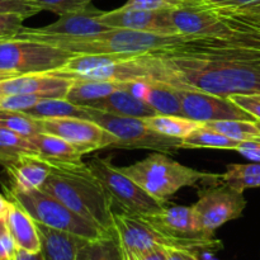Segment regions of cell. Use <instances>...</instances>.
<instances>
[{"label": "cell", "mask_w": 260, "mask_h": 260, "mask_svg": "<svg viewBox=\"0 0 260 260\" xmlns=\"http://www.w3.org/2000/svg\"><path fill=\"white\" fill-rule=\"evenodd\" d=\"M159 56L164 58L178 80L187 88L222 98L234 94L260 95V63L188 56Z\"/></svg>", "instance_id": "cell-1"}, {"label": "cell", "mask_w": 260, "mask_h": 260, "mask_svg": "<svg viewBox=\"0 0 260 260\" xmlns=\"http://www.w3.org/2000/svg\"><path fill=\"white\" fill-rule=\"evenodd\" d=\"M41 189L104 233L114 231L113 201L85 162L53 168Z\"/></svg>", "instance_id": "cell-2"}, {"label": "cell", "mask_w": 260, "mask_h": 260, "mask_svg": "<svg viewBox=\"0 0 260 260\" xmlns=\"http://www.w3.org/2000/svg\"><path fill=\"white\" fill-rule=\"evenodd\" d=\"M25 28V27H24ZM22 32L15 37L32 38L51 43L63 48L74 55H107V53H124V55H144V53H167L180 47L190 36L185 35H155L134 29L111 28L103 33L85 37H45Z\"/></svg>", "instance_id": "cell-3"}, {"label": "cell", "mask_w": 260, "mask_h": 260, "mask_svg": "<svg viewBox=\"0 0 260 260\" xmlns=\"http://www.w3.org/2000/svg\"><path fill=\"white\" fill-rule=\"evenodd\" d=\"M119 169L150 196L161 202H168V198L184 187L222 183V174L200 172L175 161L168 154L155 151L145 159Z\"/></svg>", "instance_id": "cell-4"}, {"label": "cell", "mask_w": 260, "mask_h": 260, "mask_svg": "<svg viewBox=\"0 0 260 260\" xmlns=\"http://www.w3.org/2000/svg\"><path fill=\"white\" fill-rule=\"evenodd\" d=\"M114 231L118 236L124 260H135L155 249L184 250L201 254L203 251H218L222 243L215 238L174 239L155 230L151 225L139 216L124 211L113 213Z\"/></svg>", "instance_id": "cell-5"}, {"label": "cell", "mask_w": 260, "mask_h": 260, "mask_svg": "<svg viewBox=\"0 0 260 260\" xmlns=\"http://www.w3.org/2000/svg\"><path fill=\"white\" fill-rule=\"evenodd\" d=\"M74 53L32 38L0 41V80L28 74L52 73L63 68Z\"/></svg>", "instance_id": "cell-6"}, {"label": "cell", "mask_w": 260, "mask_h": 260, "mask_svg": "<svg viewBox=\"0 0 260 260\" xmlns=\"http://www.w3.org/2000/svg\"><path fill=\"white\" fill-rule=\"evenodd\" d=\"M5 192L8 200L19 205L36 222L74 234L86 240H93L108 234L71 211L45 190L33 189L23 192L14 189L10 185H5Z\"/></svg>", "instance_id": "cell-7"}, {"label": "cell", "mask_w": 260, "mask_h": 260, "mask_svg": "<svg viewBox=\"0 0 260 260\" xmlns=\"http://www.w3.org/2000/svg\"><path fill=\"white\" fill-rule=\"evenodd\" d=\"M89 119L117 137L109 150H151L162 154H175L180 150L182 139L169 137L149 128L141 118L116 116L88 108Z\"/></svg>", "instance_id": "cell-8"}, {"label": "cell", "mask_w": 260, "mask_h": 260, "mask_svg": "<svg viewBox=\"0 0 260 260\" xmlns=\"http://www.w3.org/2000/svg\"><path fill=\"white\" fill-rule=\"evenodd\" d=\"M88 165L106 188L111 200L118 203L124 212L135 216L149 215L157 212L167 205V202L150 196L135 180L123 174L119 168L114 167L109 159L94 157Z\"/></svg>", "instance_id": "cell-9"}, {"label": "cell", "mask_w": 260, "mask_h": 260, "mask_svg": "<svg viewBox=\"0 0 260 260\" xmlns=\"http://www.w3.org/2000/svg\"><path fill=\"white\" fill-rule=\"evenodd\" d=\"M192 206L202 231L213 238L218 228L241 217L246 207V200L243 192L226 183H220L205 185L198 190V201Z\"/></svg>", "instance_id": "cell-10"}, {"label": "cell", "mask_w": 260, "mask_h": 260, "mask_svg": "<svg viewBox=\"0 0 260 260\" xmlns=\"http://www.w3.org/2000/svg\"><path fill=\"white\" fill-rule=\"evenodd\" d=\"M45 134L53 135L73 145L83 155L109 149L117 137L90 119L65 117L41 119Z\"/></svg>", "instance_id": "cell-11"}, {"label": "cell", "mask_w": 260, "mask_h": 260, "mask_svg": "<svg viewBox=\"0 0 260 260\" xmlns=\"http://www.w3.org/2000/svg\"><path fill=\"white\" fill-rule=\"evenodd\" d=\"M175 93L180 101L183 116L201 123L222 119L255 121L230 98H222L192 88H175Z\"/></svg>", "instance_id": "cell-12"}, {"label": "cell", "mask_w": 260, "mask_h": 260, "mask_svg": "<svg viewBox=\"0 0 260 260\" xmlns=\"http://www.w3.org/2000/svg\"><path fill=\"white\" fill-rule=\"evenodd\" d=\"M172 20L178 35L198 37H229L233 29L212 8L192 0L188 5L172 10Z\"/></svg>", "instance_id": "cell-13"}, {"label": "cell", "mask_w": 260, "mask_h": 260, "mask_svg": "<svg viewBox=\"0 0 260 260\" xmlns=\"http://www.w3.org/2000/svg\"><path fill=\"white\" fill-rule=\"evenodd\" d=\"M109 28L134 29L155 35H178L172 20V10H144L121 7L104 12L99 18Z\"/></svg>", "instance_id": "cell-14"}, {"label": "cell", "mask_w": 260, "mask_h": 260, "mask_svg": "<svg viewBox=\"0 0 260 260\" xmlns=\"http://www.w3.org/2000/svg\"><path fill=\"white\" fill-rule=\"evenodd\" d=\"M103 13V10H99L91 4L78 12L60 15L56 22L45 27H25L24 29L30 35L45 36V37L76 38L94 36L111 29L99 20Z\"/></svg>", "instance_id": "cell-15"}, {"label": "cell", "mask_w": 260, "mask_h": 260, "mask_svg": "<svg viewBox=\"0 0 260 260\" xmlns=\"http://www.w3.org/2000/svg\"><path fill=\"white\" fill-rule=\"evenodd\" d=\"M155 230L174 239L211 238L201 229L193 206H170L149 215L139 216Z\"/></svg>", "instance_id": "cell-16"}, {"label": "cell", "mask_w": 260, "mask_h": 260, "mask_svg": "<svg viewBox=\"0 0 260 260\" xmlns=\"http://www.w3.org/2000/svg\"><path fill=\"white\" fill-rule=\"evenodd\" d=\"M71 85V79L61 78L51 73L28 74L0 80V93L4 96L12 94H36L43 98H66Z\"/></svg>", "instance_id": "cell-17"}, {"label": "cell", "mask_w": 260, "mask_h": 260, "mask_svg": "<svg viewBox=\"0 0 260 260\" xmlns=\"http://www.w3.org/2000/svg\"><path fill=\"white\" fill-rule=\"evenodd\" d=\"M84 107L98 109L116 116L134 117V118H147L155 116L156 111L142 99L137 98L127 88L114 90L104 98L94 101Z\"/></svg>", "instance_id": "cell-18"}, {"label": "cell", "mask_w": 260, "mask_h": 260, "mask_svg": "<svg viewBox=\"0 0 260 260\" xmlns=\"http://www.w3.org/2000/svg\"><path fill=\"white\" fill-rule=\"evenodd\" d=\"M37 223L41 253L45 260H78V251L86 239Z\"/></svg>", "instance_id": "cell-19"}, {"label": "cell", "mask_w": 260, "mask_h": 260, "mask_svg": "<svg viewBox=\"0 0 260 260\" xmlns=\"http://www.w3.org/2000/svg\"><path fill=\"white\" fill-rule=\"evenodd\" d=\"M52 169L50 164L38 156H24L5 168L10 179V187L23 192L41 189Z\"/></svg>", "instance_id": "cell-20"}, {"label": "cell", "mask_w": 260, "mask_h": 260, "mask_svg": "<svg viewBox=\"0 0 260 260\" xmlns=\"http://www.w3.org/2000/svg\"><path fill=\"white\" fill-rule=\"evenodd\" d=\"M127 89L137 98L149 103L157 114L183 116L175 86L165 83H128Z\"/></svg>", "instance_id": "cell-21"}, {"label": "cell", "mask_w": 260, "mask_h": 260, "mask_svg": "<svg viewBox=\"0 0 260 260\" xmlns=\"http://www.w3.org/2000/svg\"><path fill=\"white\" fill-rule=\"evenodd\" d=\"M29 140L37 150V156L52 168L73 167L84 162V155L60 137L42 132Z\"/></svg>", "instance_id": "cell-22"}, {"label": "cell", "mask_w": 260, "mask_h": 260, "mask_svg": "<svg viewBox=\"0 0 260 260\" xmlns=\"http://www.w3.org/2000/svg\"><path fill=\"white\" fill-rule=\"evenodd\" d=\"M5 223L18 249L28 253H40L41 239L37 223L19 205L12 202Z\"/></svg>", "instance_id": "cell-23"}, {"label": "cell", "mask_w": 260, "mask_h": 260, "mask_svg": "<svg viewBox=\"0 0 260 260\" xmlns=\"http://www.w3.org/2000/svg\"><path fill=\"white\" fill-rule=\"evenodd\" d=\"M127 83L114 81H93V80H73L66 99L78 106H86L94 101L104 98L114 90L126 88Z\"/></svg>", "instance_id": "cell-24"}, {"label": "cell", "mask_w": 260, "mask_h": 260, "mask_svg": "<svg viewBox=\"0 0 260 260\" xmlns=\"http://www.w3.org/2000/svg\"><path fill=\"white\" fill-rule=\"evenodd\" d=\"M78 260H124L116 231L84 241L78 251Z\"/></svg>", "instance_id": "cell-25"}, {"label": "cell", "mask_w": 260, "mask_h": 260, "mask_svg": "<svg viewBox=\"0 0 260 260\" xmlns=\"http://www.w3.org/2000/svg\"><path fill=\"white\" fill-rule=\"evenodd\" d=\"M25 113L37 119L65 118V117L89 119L88 109L85 107L71 103L66 98H46Z\"/></svg>", "instance_id": "cell-26"}, {"label": "cell", "mask_w": 260, "mask_h": 260, "mask_svg": "<svg viewBox=\"0 0 260 260\" xmlns=\"http://www.w3.org/2000/svg\"><path fill=\"white\" fill-rule=\"evenodd\" d=\"M24 156H37L33 142L27 137L0 127V165L7 168Z\"/></svg>", "instance_id": "cell-27"}, {"label": "cell", "mask_w": 260, "mask_h": 260, "mask_svg": "<svg viewBox=\"0 0 260 260\" xmlns=\"http://www.w3.org/2000/svg\"><path fill=\"white\" fill-rule=\"evenodd\" d=\"M149 128L169 137L184 139L194 129L203 126L201 122L187 118L184 116H169V114H155L152 117L142 118Z\"/></svg>", "instance_id": "cell-28"}, {"label": "cell", "mask_w": 260, "mask_h": 260, "mask_svg": "<svg viewBox=\"0 0 260 260\" xmlns=\"http://www.w3.org/2000/svg\"><path fill=\"white\" fill-rule=\"evenodd\" d=\"M240 141H235L223 136L220 132L211 129L206 126H201L192 134L182 139L180 150L196 149H216V150H234L236 151Z\"/></svg>", "instance_id": "cell-29"}, {"label": "cell", "mask_w": 260, "mask_h": 260, "mask_svg": "<svg viewBox=\"0 0 260 260\" xmlns=\"http://www.w3.org/2000/svg\"><path fill=\"white\" fill-rule=\"evenodd\" d=\"M222 183L243 193L249 188L260 187V162L229 164L222 174Z\"/></svg>", "instance_id": "cell-30"}, {"label": "cell", "mask_w": 260, "mask_h": 260, "mask_svg": "<svg viewBox=\"0 0 260 260\" xmlns=\"http://www.w3.org/2000/svg\"><path fill=\"white\" fill-rule=\"evenodd\" d=\"M203 126L220 132L223 136L235 141H250L260 137V128L255 121L244 119H222V121L206 122Z\"/></svg>", "instance_id": "cell-31"}, {"label": "cell", "mask_w": 260, "mask_h": 260, "mask_svg": "<svg viewBox=\"0 0 260 260\" xmlns=\"http://www.w3.org/2000/svg\"><path fill=\"white\" fill-rule=\"evenodd\" d=\"M0 127L10 129L27 139L43 132L41 119L35 118L25 112L7 111V109H0Z\"/></svg>", "instance_id": "cell-32"}, {"label": "cell", "mask_w": 260, "mask_h": 260, "mask_svg": "<svg viewBox=\"0 0 260 260\" xmlns=\"http://www.w3.org/2000/svg\"><path fill=\"white\" fill-rule=\"evenodd\" d=\"M93 2L94 0H35L41 10H48L58 17L84 9Z\"/></svg>", "instance_id": "cell-33"}, {"label": "cell", "mask_w": 260, "mask_h": 260, "mask_svg": "<svg viewBox=\"0 0 260 260\" xmlns=\"http://www.w3.org/2000/svg\"><path fill=\"white\" fill-rule=\"evenodd\" d=\"M215 10L216 12L221 13V14L234 18V19L244 23V24L260 29V2L254 3V4L245 5V7L236 8V9Z\"/></svg>", "instance_id": "cell-34"}, {"label": "cell", "mask_w": 260, "mask_h": 260, "mask_svg": "<svg viewBox=\"0 0 260 260\" xmlns=\"http://www.w3.org/2000/svg\"><path fill=\"white\" fill-rule=\"evenodd\" d=\"M43 96L36 95V94H12V95H5L2 102L0 109H7V111H18L27 112L30 108L43 101Z\"/></svg>", "instance_id": "cell-35"}, {"label": "cell", "mask_w": 260, "mask_h": 260, "mask_svg": "<svg viewBox=\"0 0 260 260\" xmlns=\"http://www.w3.org/2000/svg\"><path fill=\"white\" fill-rule=\"evenodd\" d=\"M27 17L18 13H0V41L13 38L24 28L23 22Z\"/></svg>", "instance_id": "cell-36"}, {"label": "cell", "mask_w": 260, "mask_h": 260, "mask_svg": "<svg viewBox=\"0 0 260 260\" xmlns=\"http://www.w3.org/2000/svg\"><path fill=\"white\" fill-rule=\"evenodd\" d=\"M190 2L192 0H127L124 7L144 10H173Z\"/></svg>", "instance_id": "cell-37"}, {"label": "cell", "mask_w": 260, "mask_h": 260, "mask_svg": "<svg viewBox=\"0 0 260 260\" xmlns=\"http://www.w3.org/2000/svg\"><path fill=\"white\" fill-rule=\"evenodd\" d=\"M42 10L32 0H0V13H18L29 18Z\"/></svg>", "instance_id": "cell-38"}, {"label": "cell", "mask_w": 260, "mask_h": 260, "mask_svg": "<svg viewBox=\"0 0 260 260\" xmlns=\"http://www.w3.org/2000/svg\"><path fill=\"white\" fill-rule=\"evenodd\" d=\"M241 109L250 114L255 121H260V95L259 94H234L229 96Z\"/></svg>", "instance_id": "cell-39"}, {"label": "cell", "mask_w": 260, "mask_h": 260, "mask_svg": "<svg viewBox=\"0 0 260 260\" xmlns=\"http://www.w3.org/2000/svg\"><path fill=\"white\" fill-rule=\"evenodd\" d=\"M18 246L10 236L9 231L0 234V260H14Z\"/></svg>", "instance_id": "cell-40"}, {"label": "cell", "mask_w": 260, "mask_h": 260, "mask_svg": "<svg viewBox=\"0 0 260 260\" xmlns=\"http://www.w3.org/2000/svg\"><path fill=\"white\" fill-rule=\"evenodd\" d=\"M200 2L202 3V4L207 5V7L212 8V9L225 10L245 7V5L258 3L260 0H200Z\"/></svg>", "instance_id": "cell-41"}, {"label": "cell", "mask_w": 260, "mask_h": 260, "mask_svg": "<svg viewBox=\"0 0 260 260\" xmlns=\"http://www.w3.org/2000/svg\"><path fill=\"white\" fill-rule=\"evenodd\" d=\"M236 151L243 155V156H245L246 159L260 162V142L258 140L241 141Z\"/></svg>", "instance_id": "cell-42"}, {"label": "cell", "mask_w": 260, "mask_h": 260, "mask_svg": "<svg viewBox=\"0 0 260 260\" xmlns=\"http://www.w3.org/2000/svg\"><path fill=\"white\" fill-rule=\"evenodd\" d=\"M169 249H155V250L149 251V253L144 254V255L139 256L135 260H167L168 255H169Z\"/></svg>", "instance_id": "cell-43"}, {"label": "cell", "mask_w": 260, "mask_h": 260, "mask_svg": "<svg viewBox=\"0 0 260 260\" xmlns=\"http://www.w3.org/2000/svg\"><path fill=\"white\" fill-rule=\"evenodd\" d=\"M167 260H201L200 255L196 253L184 250H170Z\"/></svg>", "instance_id": "cell-44"}, {"label": "cell", "mask_w": 260, "mask_h": 260, "mask_svg": "<svg viewBox=\"0 0 260 260\" xmlns=\"http://www.w3.org/2000/svg\"><path fill=\"white\" fill-rule=\"evenodd\" d=\"M14 260H45V258L41 251L40 253H28V251L18 249Z\"/></svg>", "instance_id": "cell-45"}, {"label": "cell", "mask_w": 260, "mask_h": 260, "mask_svg": "<svg viewBox=\"0 0 260 260\" xmlns=\"http://www.w3.org/2000/svg\"><path fill=\"white\" fill-rule=\"evenodd\" d=\"M10 206H12V202H10L8 198L3 197V196L0 194V221L7 218L8 212H9L10 210Z\"/></svg>", "instance_id": "cell-46"}, {"label": "cell", "mask_w": 260, "mask_h": 260, "mask_svg": "<svg viewBox=\"0 0 260 260\" xmlns=\"http://www.w3.org/2000/svg\"><path fill=\"white\" fill-rule=\"evenodd\" d=\"M198 255H200L201 260H217L213 256L212 251H203V253L198 254Z\"/></svg>", "instance_id": "cell-47"}, {"label": "cell", "mask_w": 260, "mask_h": 260, "mask_svg": "<svg viewBox=\"0 0 260 260\" xmlns=\"http://www.w3.org/2000/svg\"><path fill=\"white\" fill-rule=\"evenodd\" d=\"M7 223H5V220L0 221V234H3L4 231H7Z\"/></svg>", "instance_id": "cell-48"}, {"label": "cell", "mask_w": 260, "mask_h": 260, "mask_svg": "<svg viewBox=\"0 0 260 260\" xmlns=\"http://www.w3.org/2000/svg\"><path fill=\"white\" fill-rule=\"evenodd\" d=\"M3 99H4V95H3V94L0 93V107H2V102H3Z\"/></svg>", "instance_id": "cell-49"}, {"label": "cell", "mask_w": 260, "mask_h": 260, "mask_svg": "<svg viewBox=\"0 0 260 260\" xmlns=\"http://www.w3.org/2000/svg\"><path fill=\"white\" fill-rule=\"evenodd\" d=\"M255 123H256V126H258L260 128V121H255Z\"/></svg>", "instance_id": "cell-50"}, {"label": "cell", "mask_w": 260, "mask_h": 260, "mask_svg": "<svg viewBox=\"0 0 260 260\" xmlns=\"http://www.w3.org/2000/svg\"><path fill=\"white\" fill-rule=\"evenodd\" d=\"M255 140H258V141L260 142V137H259V139H255Z\"/></svg>", "instance_id": "cell-51"}, {"label": "cell", "mask_w": 260, "mask_h": 260, "mask_svg": "<svg viewBox=\"0 0 260 260\" xmlns=\"http://www.w3.org/2000/svg\"><path fill=\"white\" fill-rule=\"evenodd\" d=\"M32 2H35V0H32Z\"/></svg>", "instance_id": "cell-52"}]
</instances>
